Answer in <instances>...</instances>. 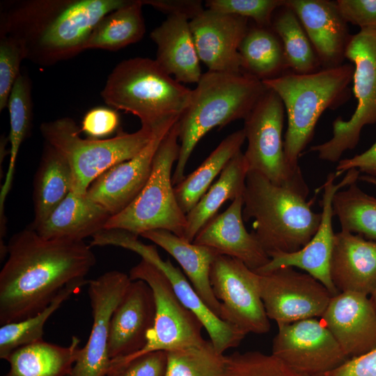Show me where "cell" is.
Instances as JSON below:
<instances>
[{"mask_svg": "<svg viewBox=\"0 0 376 376\" xmlns=\"http://www.w3.org/2000/svg\"><path fill=\"white\" fill-rule=\"evenodd\" d=\"M7 253L0 272L1 325L41 312L96 263L84 241L46 239L30 227L11 237Z\"/></svg>", "mask_w": 376, "mask_h": 376, "instance_id": "obj_1", "label": "cell"}, {"mask_svg": "<svg viewBox=\"0 0 376 376\" xmlns=\"http://www.w3.org/2000/svg\"><path fill=\"white\" fill-rule=\"evenodd\" d=\"M129 0H19L3 3L0 34L14 39L24 59L41 66L85 50L97 24Z\"/></svg>", "mask_w": 376, "mask_h": 376, "instance_id": "obj_2", "label": "cell"}, {"mask_svg": "<svg viewBox=\"0 0 376 376\" xmlns=\"http://www.w3.org/2000/svg\"><path fill=\"white\" fill-rule=\"evenodd\" d=\"M308 187L300 180L272 183L256 171H249L243 193L244 221L253 220L252 233L269 256L302 249L317 232L321 213L307 201Z\"/></svg>", "mask_w": 376, "mask_h": 376, "instance_id": "obj_3", "label": "cell"}, {"mask_svg": "<svg viewBox=\"0 0 376 376\" xmlns=\"http://www.w3.org/2000/svg\"><path fill=\"white\" fill-rule=\"evenodd\" d=\"M267 90L263 81L244 72L202 74L178 120L180 150L173 185L185 178L187 164L201 139L214 127L244 120Z\"/></svg>", "mask_w": 376, "mask_h": 376, "instance_id": "obj_4", "label": "cell"}, {"mask_svg": "<svg viewBox=\"0 0 376 376\" xmlns=\"http://www.w3.org/2000/svg\"><path fill=\"white\" fill-rule=\"evenodd\" d=\"M354 71L353 64L346 63L308 74L286 72L263 81L283 104L288 118L283 149L292 169H300L299 157L311 141L322 113L336 109L350 98Z\"/></svg>", "mask_w": 376, "mask_h": 376, "instance_id": "obj_5", "label": "cell"}, {"mask_svg": "<svg viewBox=\"0 0 376 376\" xmlns=\"http://www.w3.org/2000/svg\"><path fill=\"white\" fill-rule=\"evenodd\" d=\"M192 90L166 73L155 59L134 57L120 62L101 91L104 102L137 116L152 130L178 121Z\"/></svg>", "mask_w": 376, "mask_h": 376, "instance_id": "obj_6", "label": "cell"}, {"mask_svg": "<svg viewBox=\"0 0 376 376\" xmlns=\"http://www.w3.org/2000/svg\"><path fill=\"white\" fill-rule=\"evenodd\" d=\"M46 143L67 161L72 173V191L85 195L91 183L104 171L139 154L152 139L154 130L141 126L132 133L118 130L113 137L83 139L72 118L64 117L40 126Z\"/></svg>", "mask_w": 376, "mask_h": 376, "instance_id": "obj_7", "label": "cell"}, {"mask_svg": "<svg viewBox=\"0 0 376 376\" xmlns=\"http://www.w3.org/2000/svg\"><path fill=\"white\" fill-rule=\"evenodd\" d=\"M178 141V121L159 144L150 175L143 189L124 210L111 216L104 229H120L136 235L163 229L183 237L186 214L177 202L171 176L173 166L179 157Z\"/></svg>", "mask_w": 376, "mask_h": 376, "instance_id": "obj_8", "label": "cell"}, {"mask_svg": "<svg viewBox=\"0 0 376 376\" xmlns=\"http://www.w3.org/2000/svg\"><path fill=\"white\" fill-rule=\"evenodd\" d=\"M345 57L354 67L356 109L347 120L337 117L332 123L331 138L308 150L318 152L320 159L331 162H339L344 152L357 146L364 126L376 123V31L360 30L352 35Z\"/></svg>", "mask_w": 376, "mask_h": 376, "instance_id": "obj_9", "label": "cell"}, {"mask_svg": "<svg viewBox=\"0 0 376 376\" xmlns=\"http://www.w3.org/2000/svg\"><path fill=\"white\" fill-rule=\"evenodd\" d=\"M129 276L131 281H145L151 288L156 307L155 324L146 345L130 356L111 360L110 369L148 352H168L199 345L205 340L201 334V322L180 301L169 280L159 268L142 258L131 268Z\"/></svg>", "mask_w": 376, "mask_h": 376, "instance_id": "obj_10", "label": "cell"}, {"mask_svg": "<svg viewBox=\"0 0 376 376\" xmlns=\"http://www.w3.org/2000/svg\"><path fill=\"white\" fill-rule=\"evenodd\" d=\"M284 113L279 96L267 88L244 120L243 127L247 140L244 155L249 171L258 172L278 185L304 180L301 169H292L285 159Z\"/></svg>", "mask_w": 376, "mask_h": 376, "instance_id": "obj_11", "label": "cell"}, {"mask_svg": "<svg viewBox=\"0 0 376 376\" xmlns=\"http://www.w3.org/2000/svg\"><path fill=\"white\" fill-rule=\"evenodd\" d=\"M210 279L221 303L220 319L246 334H264L269 331L258 274L240 260L218 255L212 264Z\"/></svg>", "mask_w": 376, "mask_h": 376, "instance_id": "obj_12", "label": "cell"}, {"mask_svg": "<svg viewBox=\"0 0 376 376\" xmlns=\"http://www.w3.org/2000/svg\"><path fill=\"white\" fill-rule=\"evenodd\" d=\"M259 275L266 314L277 324L322 317L333 297L322 283L294 267Z\"/></svg>", "mask_w": 376, "mask_h": 376, "instance_id": "obj_13", "label": "cell"}, {"mask_svg": "<svg viewBox=\"0 0 376 376\" xmlns=\"http://www.w3.org/2000/svg\"><path fill=\"white\" fill-rule=\"evenodd\" d=\"M277 325L272 354L297 371L324 375L350 359L322 320Z\"/></svg>", "mask_w": 376, "mask_h": 376, "instance_id": "obj_14", "label": "cell"}, {"mask_svg": "<svg viewBox=\"0 0 376 376\" xmlns=\"http://www.w3.org/2000/svg\"><path fill=\"white\" fill-rule=\"evenodd\" d=\"M104 242L107 245L134 251L159 268L169 280L180 301L200 320L219 353L223 354L228 349L238 346L244 338L245 333L225 322L210 311L180 269L170 259L164 260L160 257L155 245L144 244L138 240V235L119 229L108 231Z\"/></svg>", "mask_w": 376, "mask_h": 376, "instance_id": "obj_15", "label": "cell"}, {"mask_svg": "<svg viewBox=\"0 0 376 376\" xmlns=\"http://www.w3.org/2000/svg\"><path fill=\"white\" fill-rule=\"evenodd\" d=\"M131 281L129 275L117 270L88 281L92 328L68 376L107 375L111 361L108 352L111 318Z\"/></svg>", "mask_w": 376, "mask_h": 376, "instance_id": "obj_16", "label": "cell"}, {"mask_svg": "<svg viewBox=\"0 0 376 376\" xmlns=\"http://www.w3.org/2000/svg\"><path fill=\"white\" fill-rule=\"evenodd\" d=\"M359 173L355 169H350L343 180L336 184L335 180L342 173L336 171L330 173L323 185L324 191L320 201L322 210L321 221L313 238L306 246L297 251L271 254L269 263L256 272L263 274L281 267H297L322 283L332 296L340 293L334 285L330 275V261L335 235L332 226V219L334 216L332 201L338 190L356 182Z\"/></svg>", "mask_w": 376, "mask_h": 376, "instance_id": "obj_17", "label": "cell"}, {"mask_svg": "<svg viewBox=\"0 0 376 376\" xmlns=\"http://www.w3.org/2000/svg\"><path fill=\"white\" fill-rule=\"evenodd\" d=\"M176 122L155 129L152 139L139 154L102 173L89 186L86 195L104 207L111 216L124 210L146 184L156 151Z\"/></svg>", "mask_w": 376, "mask_h": 376, "instance_id": "obj_18", "label": "cell"}, {"mask_svg": "<svg viewBox=\"0 0 376 376\" xmlns=\"http://www.w3.org/2000/svg\"><path fill=\"white\" fill-rule=\"evenodd\" d=\"M201 61L208 70L239 73V47L248 29V19L205 8L189 21Z\"/></svg>", "mask_w": 376, "mask_h": 376, "instance_id": "obj_19", "label": "cell"}, {"mask_svg": "<svg viewBox=\"0 0 376 376\" xmlns=\"http://www.w3.org/2000/svg\"><path fill=\"white\" fill-rule=\"evenodd\" d=\"M155 301L143 281H132L110 321L108 352L111 360L130 356L147 343L155 319Z\"/></svg>", "mask_w": 376, "mask_h": 376, "instance_id": "obj_20", "label": "cell"}, {"mask_svg": "<svg viewBox=\"0 0 376 376\" xmlns=\"http://www.w3.org/2000/svg\"><path fill=\"white\" fill-rule=\"evenodd\" d=\"M321 318L350 359L376 347V310L368 296L340 292L331 298Z\"/></svg>", "mask_w": 376, "mask_h": 376, "instance_id": "obj_21", "label": "cell"}, {"mask_svg": "<svg viewBox=\"0 0 376 376\" xmlns=\"http://www.w3.org/2000/svg\"><path fill=\"white\" fill-rule=\"evenodd\" d=\"M285 4L299 18L322 69L343 64L351 35L336 2L329 0H285Z\"/></svg>", "mask_w": 376, "mask_h": 376, "instance_id": "obj_22", "label": "cell"}, {"mask_svg": "<svg viewBox=\"0 0 376 376\" xmlns=\"http://www.w3.org/2000/svg\"><path fill=\"white\" fill-rule=\"evenodd\" d=\"M242 209L243 197L240 196L225 211L211 219L192 242L240 260L256 272L267 265L270 258L254 234L246 230Z\"/></svg>", "mask_w": 376, "mask_h": 376, "instance_id": "obj_23", "label": "cell"}, {"mask_svg": "<svg viewBox=\"0 0 376 376\" xmlns=\"http://www.w3.org/2000/svg\"><path fill=\"white\" fill-rule=\"evenodd\" d=\"M330 275L339 292L371 295L376 289V241L343 230L335 233Z\"/></svg>", "mask_w": 376, "mask_h": 376, "instance_id": "obj_24", "label": "cell"}, {"mask_svg": "<svg viewBox=\"0 0 376 376\" xmlns=\"http://www.w3.org/2000/svg\"><path fill=\"white\" fill-rule=\"evenodd\" d=\"M189 19L182 15H168L150 33L157 45L155 61L180 83L197 84L202 75Z\"/></svg>", "mask_w": 376, "mask_h": 376, "instance_id": "obj_25", "label": "cell"}, {"mask_svg": "<svg viewBox=\"0 0 376 376\" xmlns=\"http://www.w3.org/2000/svg\"><path fill=\"white\" fill-rule=\"evenodd\" d=\"M111 216L86 194L71 191L42 223L31 228L46 239L84 241L104 230Z\"/></svg>", "mask_w": 376, "mask_h": 376, "instance_id": "obj_26", "label": "cell"}, {"mask_svg": "<svg viewBox=\"0 0 376 376\" xmlns=\"http://www.w3.org/2000/svg\"><path fill=\"white\" fill-rule=\"evenodd\" d=\"M141 236L162 247L177 260L201 299L219 318L221 303L213 292L210 273L213 261L221 254L212 248L188 242L166 230H152Z\"/></svg>", "mask_w": 376, "mask_h": 376, "instance_id": "obj_27", "label": "cell"}, {"mask_svg": "<svg viewBox=\"0 0 376 376\" xmlns=\"http://www.w3.org/2000/svg\"><path fill=\"white\" fill-rule=\"evenodd\" d=\"M249 171L248 164L240 150L228 162L218 180L186 214L184 240L192 242L198 231L217 215L226 201H233L243 195Z\"/></svg>", "mask_w": 376, "mask_h": 376, "instance_id": "obj_28", "label": "cell"}, {"mask_svg": "<svg viewBox=\"0 0 376 376\" xmlns=\"http://www.w3.org/2000/svg\"><path fill=\"white\" fill-rule=\"evenodd\" d=\"M79 343L73 336L68 346L41 340L20 347L6 359L10 369L3 376H68L77 359Z\"/></svg>", "mask_w": 376, "mask_h": 376, "instance_id": "obj_29", "label": "cell"}, {"mask_svg": "<svg viewBox=\"0 0 376 376\" xmlns=\"http://www.w3.org/2000/svg\"><path fill=\"white\" fill-rule=\"evenodd\" d=\"M71 191L72 173L68 163L46 143L34 178V219L29 227L42 223Z\"/></svg>", "mask_w": 376, "mask_h": 376, "instance_id": "obj_30", "label": "cell"}, {"mask_svg": "<svg viewBox=\"0 0 376 376\" xmlns=\"http://www.w3.org/2000/svg\"><path fill=\"white\" fill-rule=\"evenodd\" d=\"M242 71L261 81L288 69L281 41L271 27H249L239 47Z\"/></svg>", "mask_w": 376, "mask_h": 376, "instance_id": "obj_31", "label": "cell"}, {"mask_svg": "<svg viewBox=\"0 0 376 376\" xmlns=\"http://www.w3.org/2000/svg\"><path fill=\"white\" fill-rule=\"evenodd\" d=\"M246 140L242 129L227 136L203 163L174 187L177 202L187 214L210 188L228 162L241 150Z\"/></svg>", "mask_w": 376, "mask_h": 376, "instance_id": "obj_32", "label": "cell"}, {"mask_svg": "<svg viewBox=\"0 0 376 376\" xmlns=\"http://www.w3.org/2000/svg\"><path fill=\"white\" fill-rule=\"evenodd\" d=\"M142 6L141 0H129L125 6L105 15L91 32L85 50L117 51L139 41L146 32Z\"/></svg>", "mask_w": 376, "mask_h": 376, "instance_id": "obj_33", "label": "cell"}, {"mask_svg": "<svg viewBox=\"0 0 376 376\" xmlns=\"http://www.w3.org/2000/svg\"><path fill=\"white\" fill-rule=\"evenodd\" d=\"M7 107L9 111L8 141L10 143V150L9 166L0 192L1 221H5L4 203L11 188L17 154L31 127L33 116L31 85L29 77L25 73L20 72L16 79L9 96Z\"/></svg>", "mask_w": 376, "mask_h": 376, "instance_id": "obj_34", "label": "cell"}, {"mask_svg": "<svg viewBox=\"0 0 376 376\" xmlns=\"http://www.w3.org/2000/svg\"><path fill=\"white\" fill-rule=\"evenodd\" d=\"M276 13L271 28L281 41L288 69L297 74H308L322 69L313 47L294 11L284 4Z\"/></svg>", "mask_w": 376, "mask_h": 376, "instance_id": "obj_35", "label": "cell"}, {"mask_svg": "<svg viewBox=\"0 0 376 376\" xmlns=\"http://www.w3.org/2000/svg\"><path fill=\"white\" fill-rule=\"evenodd\" d=\"M88 281L77 280L66 285L43 311L22 320L0 327V358L6 360L17 348L42 340L44 326L51 315Z\"/></svg>", "mask_w": 376, "mask_h": 376, "instance_id": "obj_36", "label": "cell"}, {"mask_svg": "<svg viewBox=\"0 0 376 376\" xmlns=\"http://www.w3.org/2000/svg\"><path fill=\"white\" fill-rule=\"evenodd\" d=\"M332 207L341 230L376 241V198L361 190L356 182L338 190Z\"/></svg>", "mask_w": 376, "mask_h": 376, "instance_id": "obj_37", "label": "cell"}, {"mask_svg": "<svg viewBox=\"0 0 376 376\" xmlns=\"http://www.w3.org/2000/svg\"><path fill=\"white\" fill-rule=\"evenodd\" d=\"M166 353L165 376H220L225 367L226 356L210 340Z\"/></svg>", "mask_w": 376, "mask_h": 376, "instance_id": "obj_38", "label": "cell"}, {"mask_svg": "<svg viewBox=\"0 0 376 376\" xmlns=\"http://www.w3.org/2000/svg\"><path fill=\"white\" fill-rule=\"evenodd\" d=\"M220 376H324L304 373L290 367L271 354L258 351L234 352L226 356Z\"/></svg>", "mask_w": 376, "mask_h": 376, "instance_id": "obj_39", "label": "cell"}, {"mask_svg": "<svg viewBox=\"0 0 376 376\" xmlns=\"http://www.w3.org/2000/svg\"><path fill=\"white\" fill-rule=\"evenodd\" d=\"M285 0H208L205 6L217 12L253 19L256 25L271 27L274 14Z\"/></svg>", "mask_w": 376, "mask_h": 376, "instance_id": "obj_40", "label": "cell"}, {"mask_svg": "<svg viewBox=\"0 0 376 376\" xmlns=\"http://www.w3.org/2000/svg\"><path fill=\"white\" fill-rule=\"evenodd\" d=\"M23 59L24 53L19 44L12 38L0 34V111L8 106Z\"/></svg>", "mask_w": 376, "mask_h": 376, "instance_id": "obj_41", "label": "cell"}, {"mask_svg": "<svg viewBox=\"0 0 376 376\" xmlns=\"http://www.w3.org/2000/svg\"><path fill=\"white\" fill-rule=\"evenodd\" d=\"M166 364V352L154 351L110 369L107 376H165Z\"/></svg>", "mask_w": 376, "mask_h": 376, "instance_id": "obj_42", "label": "cell"}, {"mask_svg": "<svg viewBox=\"0 0 376 376\" xmlns=\"http://www.w3.org/2000/svg\"><path fill=\"white\" fill-rule=\"evenodd\" d=\"M119 124L120 117L115 109L97 107L86 113L80 130L89 139H104L118 130Z\"/></svg>", "mask_w": 376, "mask_h": 376, "instance_id": "obj_43", "label": "cell"}, {"mask_svg": "<svg viewBox=\"0 0 376 376\" xmlns=\"http://www.w3.org/2000/svg\"><path fill=\"white\" fill-rule=\"evenodd\" d=\"M338 11L347 24L362 31H376V0H337Z\"/></svg>", "mask_w": 376, "mask_h": 376, "instance_id": "obj_44", "label": "cell"}, {"mask_svg": "<svg viewBox=\"0 0 376 376\" xmlns=\"http://www.w3.org/2000/svg\"><path fill=\"white\" fill-rule=\"evenodd\" d=\"M324 376H376V347L349 359Z\"/></svg>", "mask_w": 376, "mask_h": 376, "instance_id": "obj_45", "label": "cell"}, {"mask_svg": "<svg viewBox=\"0 0 376 376\" xmlns=\"http://www.w3.org/2000/svg\"><path fill=\"white\" fill-rule=\"evenodd\" d=\"M141 2L168 15H182L189 20L205 10L202 1L198 0H141Z\"/></svg>", "mask_w": 376, "mask_h": 376, "instance_id": "obj_46", "label": "cell"}, {"mask_svg": "<svg viewBox=\"0 0 376 376\" xmlns=\"http://www.w3.org/2000/svg\"><path fill=\"white\" fill-rule=\"evenodd\" d=\"M352 169L376 178V141L365 152L351 158L339 160L336 171L343 173Z\"/></svg>", "mask_w": 376, "mask_h": 376, "instance_id": "obj_47", "label": "cell"}, {"mask_svg": "<svg viewBox=\"0 0 376 376\" xmlns=\"http://www.w3.org/2000/svg\"><path fill=\"white\" fill-rule=\"evenodd\" d=\"M359 179L363 182L373 185L374 186L376 187V178L375 177L370 176V175H362V176H359Z\"/></svg>", "mask_w": 376, "mask_h": 376, "instance_id": "obj_48", "label": "cell"}, {"mask_svg": "<svg viewBox=\"0 0 376 376\" xmlns=\"http://www.w3.org/2000/svg\"><path fill=\"white\" fill-rule=\"evenodd\" d=\"M370 299V301H371L372 303H373V305L374 308H375V310H376V289H375V291L371 294Z\"/></svg>", "mask_w": 376, "mask_h": 376, "instance_id": "obj_49", "label": "cell"}]
</instances>
